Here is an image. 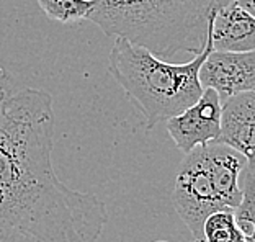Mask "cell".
I'll return each instance as SVG.
<instances>
[{"mask_svg": "<svg viewBox=\"0 0 255 242\" xmlns=\"http://www.w3.org/2000/svg\"><path fill=\"white\" fill-rule=\"evenodd\" d=\"M242 201L234 210L236 223L246 242H255V175L242 172Z\"/></svg>", "mask_w": 255, "mask_h": 242, "instance_id": "8fae6325", "label": "cell"}, {"mask_svg": "<svg viewBox=\"0 0 255 242\" xmlns=\"http://www.w3.org/2000/svg\"><path fill=\"white\" fill-rule=\"evenodd\" d=\"M193 242H246L236 223L234 210H221L206 218L203 239Z\"/></svg>", "mask_w": 255, "mask_h": 242, "instance_id": "9c48e42d", "label": "cell"}, {"mask_svg": "<svg viewBox=\"0 0 255 242\" xmlns=\"http://www.w3.org/2000/svg\"><path fill=\"white\" fill-rule=\"evenodd\" d=\"M172 203L177 215L190 229L193 241L203 239V224L208 216L229 210L218 192L203 146L185 154L173 183Z\"/></svg>", "mask_w": 255, "mask_h": 242, "instance_id": "277c9868", "label": "cell"}, {"mask_svg": "<svg viewBox=\"0 0 255 242\" xmlns=\"http://www.w3.org/2000/svg\"><path fill=\"white\" fill-rule=\"evenodd\" d=\"M53 95L8 92L0 103V242H97L105 203L69 188L53 165Z\"/></svg>", "mask_w": 255, "mask_h": 242, "instance_id": "6da1fadb", "label": "cell"}, {"mask_svg": "<svg viewBox=\"0 0 255 242\" xmlns=\"http://www.w3.org/2000/svg\"><path fill=\"white\" fill-rule=\"evenodd\" d=\"M214 51L244 53L255 49V18L233 0L219 8L211 23Z\"/></svg>", "mask_w": 255, "mask_h": 242, "instance_id": "ba28073f", "label": "cell"}, {"mask_svg": "<svg viewBox=\"0 0 255 242\" xmlns=\"http://www.w3.org/2000/svg\"><path fill=\"white\" fill-rule=\"evenodd\" d=\"M203 89H214L221 103L242 92H255V49L244 53L211 51L200 67Z\"/></svg>", "mask_w": 255, "mask_h": 242, "instance_id": "8992f818", "label": "cell"}, {"mask_svg": "<svg viewBox=\"0 0 255 242\" xmlns=\"http://www.w3.org/2000/svg\"><path fill=\"white\" fill-rule=\"evenodd\" d=\"M8 92H11L10 90V76L0 67V103H2V100L5 99V95H7Z\"/></svg>", "mask_w": 255, "mask_h": 242, "instance_id": "7c38bea8", "label": "cell"}, {"mask_svg": "<svg viewBox=\"0 0 255 242\" xmlns=\"http://www.w3.org/2000/svg\"><path fill=\"white\" fill-rule=\"evenodd\" d=\"M36 2L48 18L64 25H72L89 20V13L95 0H36Z\"/></svg>", "mask_w": 255, "mask_h": 242, "instance_id": "30bf717a", "label": "cell"}, {"mask_svg": "<svg viewBox=\"0 0 255 242\" xmlns=\"http://www.w3.org/2000/svg\"><path fill=\"white\" fill-rule=\"evenodd\" d=\"M237 3H239L244 10H247L255 18V0H237Z\"/></svg>", "mask_w": 255, "mask_h": 242, "instance_id": "4fadbf2b", "label": "cell"}, {"mask_svg": "<svg viewBox=\"0 0 255 242\" xmlns=\"http://www.w3.org/2000/svg\"><path fill=\"white\" fill-rule=\"evenodd\" d=\"M233 0H95L89 13L107 36H123L164 61L200 54L208 26Z\"/></svg>", "mask_w": 255, "mask_h": 242, "instance_id": "7a4b0ae2", "label": "cell"}, {"mask_svg": "<svg viewBox=\"0 0 255 242\" xmlns=\"http://www.w3.org/2000/svg\"><path fill=\"white\" fill-rule=\"evenodd\" d=\"M211 23L208 26L206 44L200 54L183 64H173L154 56L149 49L123 36L115 38L108 56V71L125 90L152 129L160 121L182 113L201 97L200 67L214 49Z\"/></svg>", "mask_w": 255, "mask_h": 242, "instance_id": "3957f363", "label": "cell"}, {"mask_svg": "<svg viewBox=\"0 0 255 242\" xmlns=\"http://www.w3.org/2000/svg\"><path fill=\"white\" fill-rule=\"evenodd\" d=\"M213 142L241 152L247 160L244 170L255 175V92H242L223 102L221 128Z\"/></svg>", "mask_w": 255, "mask_h": 242, "instance_id": "52a82bcc", "label": "cell"}, {"mask_svg": "<svg viewBox=\"0 0 255 242\" xmlns=\"http://www.w3.org/2000/svg\"><path fill=\"white\" fill-rule=\"evenodd\" d=\"M223 103L214 89H203L193 105L167 120V131L183 154L195 147L210 144L218 137L221 128Z\"/></svg>", "mask_w": 255, "mask_h": 242, "instance_id": "5b68a950", "label": "cell"}, {"mask_svg": "<svg viewBox=\"0 0 255 242\" xmlns=\"http://www.w3.org/2000/svg\"><path fill=\"white\" fill-rule=\"evenodd\" d=\"M154 242H167V241H154Z\"/></svg>", "mask_w": 255, "mask_h": 242, "instance_id": "5bb4252c", "label": "cell"}]
</instances>
